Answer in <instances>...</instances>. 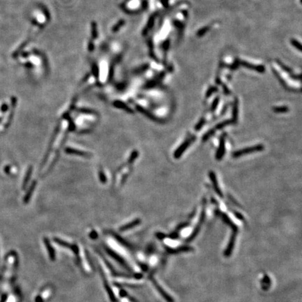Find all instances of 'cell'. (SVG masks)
Instances as JSON below:
<instances>
[{
  "instance_id": "cell-1",
  "label": "cell",
  "mask_w": 302,
  "mask_h": 302,
  "mask_svg": "<svg viewBox=\"0 0 302 302\" xmlns=\"http://www.w3.org/2000/svg\"><path fill=\"white\" fill-rule=\"evenodd\" d=\"M264 149V146L262 145H258L256 146H254V147H250L247 148H244L243 150H238L237 152L234 153L233 154L234 157H239L241 155H244L245 154H249V153H254V152H258V151H261Z\"/></svg>"
},
{
  "instance_id": "cell-2",
  "label": "cell",
  "mask_w": 302,
  "mask_h": 302,
  "mask_svg": "<svg viewBox=\"0 0 302 302\" xmlns=\"http://www.w3.org/2000/svg\"><path fill=\"white\" fill-rule=\"evenodd\" d=\"M151 280H152L153 285H155V288L158 290L159 293L164 297V299H165V300H166L167 302H174V300L173 299V298H172V297L170 296L169 294H167V292H165V290L162 288L161 286H160V285H159V283H158L156 280L154 279V278H151Z\"/></svg>"
},
{
  "instance_id": "cell-3",
  "label": "cell",
  "mask_w": 302,
  "mask_h": 302,
  "mask_svg": "<svg viewBox=\"0 0 302 302\" xmlns=\"http://www.w3.org/2000/svg\"><path fill=\"white\" fill-rule=\"evenodd\" d=\"M237 234V232H236V231H233L232 235L231 236V237L230 239V241H229L228 244H227V246H226V248L225 251V255L226 257L230 256L231 254L232 253L234 247L235 242H236Z\"/></svg>"
},
{
  "instance_id": "cell-4",
  "label": "cell",
  "mask_w": 302,
  "mask_h": 302,
  "mask_svg": "<svg viewBox=\"0 0 302 302\" xmlns=\"http://www.w3.org/2000/svg\"><path fill=\"white\" fill-rule=\"evenodd\" d=\"M204 218H205V212H204V211H203V212H202V213L201 218H200V220H199V223H198L197 226H196L195 229L194 230V231H193V232H192V234L190 235V237H189L188 239H187V241H188V242L192 241L193 239H195V237H197V235L198 234V233L199 232L200 227H201V226H202V225L203 222H204Z\"/></svg>"
},
{
  "instance_id": "cell-5",
  "label": "cell",
  "mask_w": 302,
  "mask_h": 302,
  "mask_svg": "<svg viewBox=\"0 0 302 302\" xmlns=\"http://www.w3.org/2000/svg\"><path fill=\"white\" fill-rule=\"evenodd\" d=\"M195 138H193V139H188V140L187 141H185V143H183L182 145H181V146L180 148H178V149H177V150L176 151V153H174V156H175L176 158H178V157H180V156L181 155L183 154L184 151H185L186 149H187L188 147L189 146V145L191 143H192V141H193V139H194Z\"/></svg>"
},
{
  "instance_id": "cell-6",
  "label": "cell",
  "mask_w": 302,
  "mask_h": 302,
  "mask_svg": "<svg viewBox=\"0 0 302 302\" xmlns=\"http://www.w3.org/2000/svg\"><path fill=\"white\" fill-rule=\"evenodd\" d=\"M224 153H225V137H224V136H222L220 142V147H219L218 153L216 154V159L220 160L223 157Z\"/></svg>"
},
{
  "instance_id": "cell-7",
  "label": "cell",
  "mask_w": 302,
  "mask_h": 302,
  "mask_svg": "<svg viewBox=\"0 0 302 302\" xmlns=\"http://www.w3.org/2000/svg\"><path fill=\"white\" fill-rule=\"evenodd\" d=\"M167 251H168L170 253H171V254H176V253H179V252H190L191 251H193V248L190 246H183V247L178 248H175V249L168 248L167 249Z\"/></svg>"
},
{
  "instance_id": "cell-8",
  "label": "cell",
  "mask_w": 302,
  "mask_h": 302,
  "mask_svg": "<svg viewBox=\"0 0 302 302\" xmlns=\"http://www.w3.org/2000/svg\"><path fill=\"white\" fill-rule=\"evenodd\" d=\"M210 178H211L212 182H213L214 189H215V190H216V192L218 193L219 195H220V197H223V194H222L220 188H219V187H218V183H217V180H216V176H215L213 172H211V173H210Z\"/></svg>"
},
{
  "instance_id": "cell-9",
  "label": "cell",
  "mask_w": 302,
  "mask_h": 302,
  "mask_svg": "<svg viewBox=\"0 0 302 302\" xmlns=\"http://www.w3.org/2000/svg\"><path fill=\"white\" fill-rule=\"evenodd\" d=\"M44 242H46V245L47 246V248H48V253H49V255H50V257H51V259H54V258H55V253H54L53 249L52 248L51 245H50V244H49L48 240H46Z\"/></svg>"
},
{
  "instance_id": "cell-10",
  "label": "cell",
  "mask_w": 302,
  "mask_h": 302,
  "mask_svg": "<svg viewBox=\"0 0 302 302\" xmlns=\"http://www.w3.org/2000/svg\"><path fill=\"white\" fill-rule=\"evenodd\" d=\"M237 115H238V106H237V101H236L234 106V109H233V118L234 120H237Z\"/></svg>"
},
{
  "instance_id": "cell-11",
  "label": "cell",
  "mask_w": 302,
  "mask_h": 302,
  "mask_svg": "<svg viewBox=\"0 0 302 302\" xmlns=\"http://www.w3.org/2000/svg\"><path fill=\"white\" fill-rule=\"evenodd\" d=\"M273 110H274L276 113H285V112L288 111V108L285 107H277V108H273Z\"/></svg>"
},
{
  "instance_id": "cell-12",
  "label": "cell",
  "mask_w": 302,
  "mask_h": 302,
  "mask_svg": "<svg viewBox=\"0 0 302 302\" xmlns=\"http://www.w3.org/2000/svg\"><path fill=\"white\" fill-rule=\"evenodd\" d=\"M204 123H205V119L203 118V119H202L201 120H200L199 123H198L197 125H196V127H195V130H197V131L199 130V129L202 128V127L203 125H204Z\"/></svg>"
},
{
  "instance_id": "cell-13",
  "label": "cell",
  "mask_w": 302,
  "mask_h": 302,
  "mask_svg": "<svg viewBox=\"0 0 302 302\" xmlns=\"http://www.w3.org/2000/svg\"><path fill=\"white\" fill-rule=\"evenodd\" d=\"M139 223V220H138V221H136V222H134L133 223H131L132 225H128V226H123V227H122V228L121 229V230H127V229H128V228H130V227H132V226H135V225H136V224H138Z\"/></svg>"
},
{
  "instance_id": "cell-14",
  "label": "cell",
  "mask_w": 302,
  "mask_h": 302,
  "mask_svg": "<svg viewBox=\"0 0 302 302\" xmlns=\"http://www.w3.org/2000/svg\"><path fill=\"white\" fill-rule=\"evenodd\" d=\"M218 102H219V99H216V100L214 101V102L213 103V104H212V107H211V109L212 110H215L216 109V108L217 107V105L218 104Z\"/></svg>"
}]
</instances>
